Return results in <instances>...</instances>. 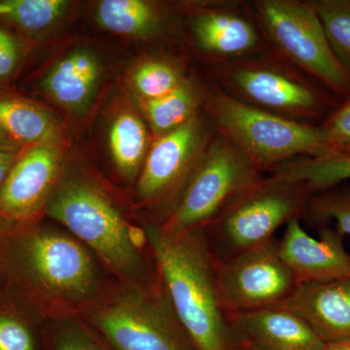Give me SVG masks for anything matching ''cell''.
<instances>
[{"instance_id":"1","label":"cell","mask_w":350,"mask_h":350,"mask_svg":"<svg viewBox=\"0 0 350 350\" xmlns=\"http://www.w3.org/2000/svg\"><path fill=\"white\" fill-rule=\"evenodd\" d=\"M145 234L172 310L195 350H238L219 300L218 260L204 229L170 234L149 226Z\"/></svg>"},{"instance_id":"2","label":"cell","mask_w":350,"mask_h":350,"mask_svg":"<svg viewBox=\"0 0 350 350\" xmlns=\"http://www.w3.org/2000/svg\"><path fill=\"white\" fill-rule=\"evenodd\" d=\"M202 103L216 131L261 172L301 157L334 154L322 126L251 107L219 87L208 89Z\"/></svg>"},{"instance_id":"3","label":"cell","mask_w":350,"mask_h":350,"mask_svg":"<svg viewBox=\"0 0 350 350\" xmlns=\"http://www.w3.org/2000/svg\"><path fill=\"white\" fill-rule=\"evenodd\" d=\"M310 191L275 174L262 177L204 228L218 262L271 241L280 226L305 213Z\"/></svg>"},{"instance_id":"4","label":"cell","mask_w":350,"mask_h":350,"mask_svg":"<svg viewBox=\"0 0 350 350\" xmlns=\"http://www.w3.org/2000/svg\"><path fill=\"white\" fill-rule=\"evenodd\" d=\"M255 22L276 56L340 96H350V73L338 61L308 1L255 0Z\"/></svg>"},{"instance_id":"5","label":"cell","mask_w":350,"mask_h":350,"mask_svg":"<svg viewBox=\"0 0 350 350\" xmlns=\"http://www.w3.org/2000/svg\"><path fill=\"white\" fill-rule=\"evenodd\" d=\"M216 76L217 87L230 96L285 118L308 123L331 105L324 92L275 54L219 64Z\"/></svg>"},{"instance_id":"6","label":"cell","mask_w":350,"mask_h":350,"mask_svg":"<svg viewBox=\"0 0 350 350\" xmlns=\"http://www.w3.org/2000/svg\"><path fill=\"white\" fill-rule=\"evenodd\" d=\"M262 177L261 170L216 131L180 200L161 228L170 234L204 229Z\"/></svg>"},{"instance_id":"7","label":"cell","mask_w":350,"mask_h":350,"mask_svg":"<svg viewBox=\"0 0 350 350\" xmlns=\"http://www.w3.org/2000/svg\"><path fill=\"white\" fill-rule=\"evenodd\" d=\"M47 213L81 239L116 273L137 276L144 268L130 229L118 209L92 184L71 180L57 189Z\"/></svg>"},{"instance_id":"8","label":"cell","mask_w":350,"mask_h":350,"mask_svg":"<svg viewBox=\"0 0 350 350\" xmlns=\"http://www.w3.org/2000/svg\"><path fill=\"white\" fill-rule=\"evenodd\" d=\"M94 321L117 350H189L192 345L160 278L149 286L124 290L96 312Z\"/></svg>"},{"instance_id":"9","label":"cell","mask_w":350,"mask_h":350,"mask_svg":"<svg viewBox=\"0 0 350 350\" xmlns=\"http://www.w3.org/2000/svg\"><path fill=\"white\" fill-rule=\"evenodd\" d=\"M216 282L226 315L280 306L299 284L280 257L275 239L218 262Z\"/></svg>"},{"instance_id":"10","label":"cell","mask_w":350,"mask_h":350,"mask_svg":"<svg viewBox=\"0 0 350 350\" xmlns=\"http://www.w3.org/2000/svg\"><path fill=\"white\" fill-rule=\"evenodd\" d=\"M25 275L44 293L69 301L93 293L96 271L81 244L59 232L40 231L25 237L18 247Z\"/></svg>"},{"instance_id":"11","label":"cell","mask_w":350,"mask_h":350,"mask_svg":"<svg viewBox=\"0 0 350 350\" xmlns=\"http://www.w3.org/2000/svg\"><path fill=\"white\" fill-rule=\"evenodd\" d=\"M214 135H209L204 120L198 115L183 126L157 137L147 153L138 181L139 199L156 204L176 196L178 202Z\"/></svg>"},{"instance_id":"12","label":"cell","mask_w":350,"mask_h":350,"mask_svg":"<svg viewBox=\"0 0 350 350\" xmlns=\"http://www.w3.org/2000/svg\"><path fill=\"white\" fill-rule=\"evenodd\" d=\"M342 238L327 226L320 229V239L312 238L301 227L300 216H295L286 223L278 251L298 283L333 282L350 276V255Z\"/></svg>"},{"instance_id":"13","label":"cell","mask_w":350,"mask_h":350,"mask_svg":"<svg viewBox=\"0 0 350 350\" xmlns=\"http://www.w3.org/2000/svg\"><path fill=\"white\" fill-rule=\"evenodd\" d=\"M191 31L199 49L219 64L254 56L264 46L256 22L234 3L217 1L200 8L191 18Z\"/></svg>"},{"instance_id":"14","label":"cell","mask_w":350,"mask_h":350,"mask_svg":"<svg viewBox=\"0 0 350 350\" xmlns=\"http://www.w3.org/2000/svg\"><path fill=\"white\" fill-rule=\"evenodd\" d=\"M232 340L248 350H322L326 342L305 320L282 306L227 315Z\"/></svg>"},{"instance_id":"15","label":"cell","mask_w":350,"mask_h":350,"mask_svg":"<svg viewBox=\"0 0 350 350\" xmlns=\"http://www.w3.org/2000/svg\"><path fill=\"white\" fill-rule=\"evenodd\" d=\"M61 155L51 144L34 145L16 160L0 191V213L25 220L43 206L59 172Z\"/></svg>"},{"instance_id":"16","label":"cell","mask_w":350,"mask_h":350,"mask_svg":"<svg viewBox=\"0 0 350 350\" xmlns=\"http://www.w3.org/2000/svg\"><path fill=\"white\" fill-rule=\"evenodd\" d=\"M305 320L326 344L350 340V276L299 283L282 305Z\"/></svg>"},{"instance_id":"17","label":"cell","mask_w":350,"mask_h":350,"mask_svg":"<svg viewBox=\"0 0 350 350\" xmlns=\"http://www.w3.org/2000/svg\"><path fill=\"white\" fill-rule=\"evenodd\" d=\"M100 72V61L92 51L75 50L51 69L42 88L62 107L84 111L93 98Z\"/></svg>"},{"instance_id":"18","label":"cell","mask_w":350,"mask_h":350,"mask_svg":"<svg viewBox=\"0 0 350 350\" xmlns=\"http://www.w3.org/2000/svg\"><path fill=\"white\" fill-rule=\"evenodd\" d=\"M0 129L11 139L27 144H50L57 135L49 113L29 101L8 96H0Z\"/></svg>"},{"instance_id":"19","label":"cell","mask_w":350,"mask_h":350,"mask_svg":"<svg viewBox=\"0 0 350 350\" xmlns=\"http://www.w3.org/2000/svg\"><path fill=\"white\" fill-rule=\"evenodd\" d=\"M269 174L297 182L317 194L350 180V155L301 157L269 170Z\"/></svg>"},{"instance_id":"20","label":"cell","mask_w":350,"mask_h":350,"mask_svg":"<svg viewBox=\"0 0 350 350\" xmlns=\"http://www.w3.org/2000/svg\"><path fill=\"white\" fill-rule=\"evenodd\" d=\"M96 21L107 31L123 36H149L160 29V12L142 0H105L96 8Z\"/></svg>"},{"instance_id":"21","label":"cell","mask_w":350,"mask_h":350,"mask_svg":"<svg viewBox=\"0 0 350 350\" xmlns=\"http://www.w3.org/2000/svg\"><path fill=\"white\" fill-rule=\"evenodd\" d=\"M149 137L137 115L123 112L113 120L109 148L117 169L124 176L135 177L146 159Z\"/></svg>"},{"instance_id":"22","label":"cell","mask_w":350,"mask_h":350,"mask_svg":"<svg viewBox=\"0 0 350 350\" xmlns=\"http://www.w3.org/2000/svg\"><path fill=\"white\" fill-rule=\"evenodd\" d=\"M202 103L195 87L185 80L172 93L155 100H144L149 125L156 138L183 126L198 116Z\"/></svg>"},{"instance_id":"23","label":"cell","mask_w":350,"mask_h":350,"mask_svg":"<svg viewBox=\"0 0 350 350\" xmlns=\"http://www.w3.org/2000/svg\"><path fill=\"white\" fill-rule=\"evenodd\" d=\"M64 0H4L0 1V20L23 31H42L66 11Z\"/></svg>"},{"instance_id":"24","label":"cell","mask_w":350,"mask_h":350,"mask_svg":"<svg viewBox=\"0 0 350 350\" xmlns=\"http://www.w3.org/2000/svg\"><path fill=\"white\" fill-rule=\"evenodd\" d=\"M319 15L338 61L350 73V0H306Z\"/></svg>"},{"instance_id":"25","label":"cell","mask_w":350,"mask_h":350,"mask_svg":"<svg viewBox=\"0 0 350 350\" xmlns=\"http://www.w3.org/2000/svg\"><path fill=\"white\" fill-rule=\"evenodd\" d=\"M184 81L185 79L176 66L161 59L144 62L133 75V87L144 100L162 98Z\"/></svg>"},{"instance_id":"26","label":"cell","mask_w":350,"mask_h":350,"mask_svg":"<svg viewBox=\"0 0 350 350\" xmlns=\"http://www.w3.org/2000/svg\"><path fill=\"white\" fill-rule=\"evenodd\" d=\"M304 214L317 222L334 220L342 236H350V186H336L310 196Z\"/></svg>"},{"instance_id":"27","label":"cell","mask_w":350,"mask_h":350,"mask_svg":"<svg viewBox=\"0 0 350 350\" xmlns=\"http://www.w3.org/2000/svg\"><path fill=\"white\" fill-rule=\"evenodd\" d=\"M334 154L350 155V96L322 125Z\"/></svg>"},{"instance_id":"28","label":"cell","mask_w":350,"mask_h":350,"mask_svg":"<svg viewBox=\"0 0 350 350\" xmlns=\"http://www.w3.org/2000/svg\"><path fill=\"white\" fill-rule=\"evenodd\" d=\"M0 350H34L31 332L10 315H0Z\"/></svg>"},{"instance_id":"29","label":"cell","mask_w":350,"mask_h":350,"mask_svg":"<svg viewBox=\"0 0 350 350\" xmlns=\"http://www.w3.org/2000/svg\"><path fill=\"white\" fill-rule=\"evenodd\" d=\"M20 59L19 45L11 34L0 29V80L9 77Z\"/></svg>"},{"instance_id":"30","label":"cell","mask_w":350,"mask_h":350,"mask_svg":"<svg viewBox=\"0 0 350 350\" xmlns=\"http://www.w3.org/2000/svg\"><path fill=\"white\" fill-rule=\"evenodd\" d=\"M17 159L16 148L0 149V191Z\"/></svg>"},{"instance_id":"31","label":"cell","mask_w":350,"mask_h":350,"mask_svg":"<svg viewBox=\"0 0 350 350\" xmlns=\"http://www.w3.org/2000/svg\"><path fill=\"white\" fill-rule=\"evenodd\" d=\"M57 350H100L87 338L78 335H68L59 342Z\"/></svg>"},{"instance_id":"32","label":"cell","mask_w":350,"mask_h":350,"mask_svg":"<svg viewBox=\"0 0 350 350\" xmlns=\"http://www.w3.org/2000/svg\"><path fill=\"white\" fill-rule=\"evenodd\" d=\"M322 350H350V340L328 342Z\"/></svg>"},{"instance_id":"33","label":"cell","mask_w":350,"mask_h":350,"mask_svg":"<svg viewBox=\"0 0 350 350\" xmlns=\"http://www.w3.org/2000/svg\"><path fill=\"white\" fill-rule=\"evenodd\" d=\"M15 148L13 140L7 135L6 133L0 129V149Z\"/></svg>"},{"instance_id":"34","label":"cell","mask_w":350,"mask_h":350,"mask_svg":"<svg viewBox=\"0 0 350 350\" xmlns=\"http://www.w3.org/2000/svg\"><path fill=\"white\" fill-rule=\"evenodd\" d=\"M238 350H248V349H238Z\"/></svg>"}]
</instances>
